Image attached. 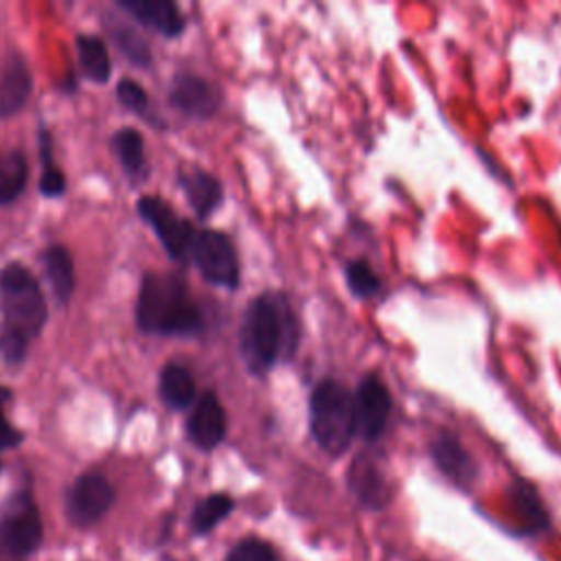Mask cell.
Instances as JSON below:
<instances>
[{"label": "cell", "mask_w": 561, "mask_h": 561, "mask_svg": "<svg viewBox=\"0 0 561 561\" xmlns=\"http://www.w3.org/2000/svg\"><path fill=\"white\" fill-rule=\"evenodd\" d=\"M136 322L145 333L197 335L204 316L186 283L175 274L149 272L140 280L136 300Z\"/></svg>", "instance_id": "3957f363"}, {"label": "cell", "mask_w": 561, "mask_h": 561, "mask_svg": "<svg viewBox=\"0 0 561 561\" xmlns=\"http://www.w3.org/2000/svg\"><path fill=\"white\" fill-rule=\"evenodd\" d=\"M118 7L164 37H178L184 31V15L171 0H121Z\"/></svg>", "instance_id": "4fadbf2b"}, {"label": "cell", "mask_w": 561, "mask_h": 561, "mask_svg": "<svg viewBox=\"0 0 561 561\" xmlns=\"http://www.w3.org/2000/svg\"><path fill=\"white\" fill-rule=\"evenodd\" d=\"M232 497L226 495V493H213L208 497H204L193 515H191V524H193V530L195 533H208L210 528H215L230 511H232Z\"/></svg>", "instance_id": "603a6c76"}, {"label": "cell", "mask_w": 561, "mask_h": 561, "mask_svg": "<svg viewBox=\"0 0 561 561\" xmlns=\"http://www.w3.org/2000/svg\"><path fill=\"white\" fill-rule=\"evenodd\" d=\"M178 182L186 195V202L191 204V208L195 210V215L199 219H206L213 215V210L221 204L224 199V188H221V182L199 169V167H184L180 169L178 173Z\"/></svg>", "instance_id": "5bb4252c"}, {"label": "cell", "mask_w": 561, "mask_h": 561, "mask_svg": "<svg viewBox=\"0 0 561 561\" xmlns=\"http://www.w3.org/2000/svg\"><path fill=\"white\" fill-rule=\"evenodd\" d=\"M33 88V77L22 59V55L13 53L7 57L0 70V118H9L18 114Z\"/></svg>", "instance_id": "9a60e30c"}, {"label": "cell", "mask_w": 561, "mask_h": 561, "mask_svg": "<svg viewBox=\"0 0 561 561\" xmlns=\"http://www.w3.org/2000/svg\"><path fill=\"white\" fill-rule=\"evenodd\" d=\"M28 180V164L22 151H0V206L13 204Z\"/></svg>", "instance_id": "44dd1931"}, {"label": "cell", "mask_w": 561, "mask_h": 561, "mask_svg": "<svg viewBox=\"0 0 561 561\" xmlns=\"http://www.w3.org/2000/svg\"><path fill=\"white\" fill-rule=\"evenodd\" d=\"M110 35L114 39V44L123 50V55L136 64V66H149L151 64V50L149 44L145 42V37L138 35V31H134L129 24L125 22H114L110 24Z\"/></svg>", "instance_id": "cb8c5ba5"}, {"label": "cell", "mask_w": 561, "mask_h": 561, "mask_svg": "<svg viewBox=\"0 0 561 561\" xmlns=\"http://www.w3.org/2000/svg\"><path fill=\"white\" fill-rule=\"evenodd\" d=\"M186 436L195 447H199L204 451L215 449L224 440L226 410L213 390L204 392L195 401V405L188 414V421H186Z\"/></svg>", "instance_id": "8fae6325"}, {"label": "cell", "mask_w": 561, "mask_h": 561, "mask_svg": "<svg viewBox=\"0 0 561 561\" xmlns=\"http://www.w3.org/2000/svg\"><path fill=\"white\" fill-rule=\"evenodd\" d=\"M169 103L191 118H210L221 105V92L199 75L178 72L169 88Z\"/></svg>", "instance_id": "30bf717a"}, {"label": "cell", "mask_w": 561, "mask_h": 561, "mask_svg": "<svg viewBox=\"0 0 561 561\" xmlns=\"http://www.w3.org/2000/svg\"><path fill=\"white\" fill-rule=\"evenodd\" d=\"M136 208L138 215L153 228L156 237L173 261L184 263L191 259V245L197 230L188 219L180 217L162 197L156 195H142L136 202Z\"/></svg>", "instance_id": "52a82bcc"}, {"label": "cell", "mask_w": 561, "mask_h": 561, "mask_svg": "<svg viewBox=\"0 0 561 561\" xmlns=\"http://www.w3.org/2000/svg\"><path fill=\"white\" fill-rule=\"evenodd\" d=\"M353 412H355V434L366 443L377 440L390 419L392 397L379 375L368 373L359 379L353 392Z\"/></svg>", "instance_id": "ba28073f"}, {"label": "cell", "mask_w": 561, "mask_h": 561, "mask_svg": "<svg viewBox=\"0 0 561 561\" xmlns=\"http://www.w3.org/2000/svg\"><path fill=\"white\" fill-rule=\"evenodd\" d=\"M158 392L167 408L184 410L193 405L197 388L191 370L182 364H167L158 379Z\"/></svg>", "instance_id": "ac0fdd59"}, {"label": "cell", "mask_w": 561, "mask_h": 561, "mask_svg": "<svg viewBox=\"0 0 561 561\" xmlns=\"http://www.w3.org/2000/svg\"><path fill=\"white\" fill-rule=\"evenodd\" d=\"M344 276H346V285H348L351 294L357 298H368V296L377 294L381 287L379 276L373 272V267L364 259L348 261L344 267Z\"/></svg>", "instance_id": "d4e9b609"}, {"label": "cell", "mask_w": 561, "mask_h": 561, "mask_svg": "<svg viewBox=\"0 0 561 561\" xmlns=\"http://www.w3.org/2000/svg\"><path fill=\"white\" fill-rule=\"evenodd\" d=\"M513 500H515V504L524 511L526 519H528L535 528L541 526V524H546V515H543V511H541V506H539V502H537V495H535L528 486L517 484V486L513 489Z\"/></svg>", "instance_id": "83f0119b"}, {"label": "cell", "mask_w": 561, "mask_h": 561, "mask_svg": "<svg viewBox=\"0 0 561 561\" xmlns=\"http://www.w3.org/2000/svg\"><path fill=\"white\" fill-rule=\"evenodd\" d=\"M42 265L55 298L66 305L75 291V263L70 252L59 243H50L42 252Z\"/></svg>", "instance_id": "e0dca14e"}, {"label": "cell", "mask_w": 561, "mask_h": 561, "mask_svg": "<svg viewBox=\"0 0 561 561\" xmlns=\"http://www.w3.org/2000/svg\"><path fill=\"white\" fill-rule=\"evenodd\" d=\"M309 430L318 447L331 456L346 451L355 436L353 392L337 379H322L309 397Z\"/></svg>", "instance_id": "277c9868"}, {"label": "cell", "mask_w": 561, "mask_h": 561, "mask_svg": "<svg viewBox=\"0 0 561 561\" xmlns=\"http://www.w3.org/2000/svg\"><path fill=\"white\" fill-rule=\"evenodd\" d=\"M300 324L283 291H263L243 311L239 327V355L254 375H265L276 364L294 357Z\"/></svg>", "instance_id": "6da1fadb"}, {"label": "cell", "mask_w": 561, "mask_h": 561, "mask_svg": "<svg viewBox=\"0 0 561 561\" xmlns=\"http://www.w3.org/2000/svg\"><path fill=\"white\" fill-rule=\"evenodd\" d=\"M114 153L129 178H145L147 173V153L142 134L134 127H123L112 136Z\"/></svg>", "instance_id": "ffe728a7"}, {"label": "cell", "mask_w": 561, "mask_h": 561, "mask_svg": "<svg viewBox=\"0 0 561 561\" xmlns=\"http://www.w3.org/2000/svg\"><path fill=\"white\" fill-rule=\"evenodd\" d=\"M0 355L9 364H20L26 357L28 344L39 335L48 318V307L39 283L18 261L0 270Z\"/></svg>", "instance_id": "7a4b0ae2"}, {"label": "cell", "mask_w": 561, "mask_h": 561, "mask_svg": "<svg viewBox=\"0 0 561 561\" xmlns=\"http://www.w3.org/2000/svg\"><path fill=\"white\" fill-rule=\"evenodd\" d=\"M116 99L123 107H127L134 114H145L149 110V96L145 88L134 79H121L116 85Z\"/></svg>", "instance_id": "484cf974"}, {"label": "cell", "mask_w": 561, "mask_h": 561, "mask_svg": "<svg viewBox=\"0 0 561 561\" xmlns=\"http://www.w3.org/2000/svg\"><path fill=\"white\" fill-rule=\"evenodd\" d=\"M114 502V489L107 482V478L99 471H85L79 476L66 500L68 517L77 526H90L99 522Z\"/></svg>", "instance_id": "9c48e42d"}, {"label": "cell", "mask_w": 561, "mask_h": 561, "mask_svg": "<svg viewBox=\"0 0 561 561\" xmlns=\"http://www.w3.org/2000/svg\"><path fill=\"white\" fill-rule=\"evenodd\" d=\"M430 451H432V460L436 462V467L447 476L451 478L456 484H469L476 473H478V467L473 462V458L469 456V451L462 447V443L454 436V434H438L432 445H430Z\"/></svg>", "instance_id": "2e32d148"}, {"label": "cell", "mask_w": 561, "mask_h": 561, "mask_svg": "<svg viewBox=\"0 0 561 561\" xmlns=\"http://www.w3.org/2000/svg\"><path fill=\"white\" fill-rule=\"evenodd\" d=\"M188 261H193L199 274L217 287L234 289L239 285V256L224 232L197 230Z\"/></svg>", "instance_id": "8992f818"}, {"label": "cell", "mask_w": 561, "mask_h": 561, "mask_svg": "<svg viewBox=\"0 0 561 561\" xmlns=\"http://www.w3.org/2000/svg\"><path fill=\"white\" fill-rule=\"evenodd\" d=\"M77 55H79V66L81 72L94 81V83H105L112 75V59L107 53V46L101 37L96 35H79L77 37Z\"/></svg>", "instance_id": "d6986e66"}, {"label": "cell", "mask_w": 561, "mask_h": 561, "mask_svg": "<svg viewBox=\"0 0 561 561\" xmlns=\"http://www.w3.org/2000/svg\"><path fill=\"white\" fill-rule=\"evenodd\" d=\"M11 401V390L0 386V449L15 447L22 443V432L15 430L7 419V403Z\"/></svg>", "instance_id": "f1b7e54d"}, {"label": "cell", "mask_w": 561, "mask_h": 561, "mask_svg": "<svg viewBox=\"0 0 561 561\" xmlns=\"http://www.w3.org/2000/svg\"><path fill=\"white\" fill-rule=\"evenodd\" d=\"M226 561H276V554L272 550L270 543L261 541V539H243L239 541Z\"/></svg>", "instance_id": "4316f807"}, {"label": "cell", "mask_w": 561, "mask_h": 561, "mask_svg": "<svg viewBox=\"0 0 561 561\" xmlns=\"http://www.w3.org/2000/svg\"><path fill=\"white\" fill-rule=\"evenodd\" d=\"M39 158H42L39 191L44 197H59L66 191V175L53 158V138L46 127H39Z\"/></svg>", "instance_id": "7402d4cb"}, {"label": "cell", "mask_w": 561, "mask_h": 561, "mask_svg": "<svg viewBox=\"0 0 561 561\" xmlns=\"http://www.w3.org/2000/svg\"><path fill=\"white\" fill-rule=\"evenodd\" d=\"M348 484L359 502L379 508L390 500V484L375 456L359 454L348 469Z\"/></svg>", "instance_id": "7c38bea8"}, {"label": "cell", "mask_w": 561, "mask_h": 561, "mask_svg": "<svg viewBox=\"0 0 561 561\" xmlns=\"http://www.w3.org/2000/svg\"><path fill=\"white\" fill-rule=\"evenodd\" d=\"M42 541V519L28 491L9 497L0 513V561H24Z\"/></svg>", "instance_id": "5b68a950"}]
</instances>
